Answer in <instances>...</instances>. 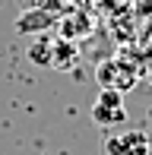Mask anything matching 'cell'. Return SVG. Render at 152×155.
<instances>
[{"instance_id":"cell-6","label":"cell","mask_w":152,"mask_h":155,"mask_svg":"<svg viewBox=\"0 0 152 155\" xmlns=\"http://www.w3.org/2000/svg\"><path fill=\"white\" fill-rule=\"evenodd\" d=\"M54 25V16L48 10H32V13H22L16 22V32H45Z\"/></svg>"},{"instance_id":"cell-7","label":"cell","mask_w":152,"mask_h":155,"mask_svg":"<svg viewBox=\"0 0 152 155\" xmlns=\"http://www.w3.org/2000/svg\"><path fill=\"white\" fill-rule=\"evenodd\" d=\"M29 57L35 60L38 67H51V45H48V41H38V45L29 51Z\"/></svg>"},{"instance_id":"cell-3","label":"cell","mask_w":152,"mask_h":155,"mask_svg":"<svg viewBox=\"0 0 152 155\" xmlns=\"http://www.w3.org/2000/svg\"><path fill=\"white\" fill-rule=\"evenodd\" d=\"M92 120L105 130H117L121 124H127V104H124L121 92H111V89H101L98 98L92 104Z\"/></svg>"},{"instance_id":"cell-5","label":"cell","mask_w":152,"mask_h":155,"mask_svg":"<svg viewBox=\"0 0 152 155\" xmlns=\"http://www.w3.org/2000/svg\"><path fill=\"white\" fill-rule=\"evenodd\" d=\"M92 19L86 16V13H76V16H67L64 22H57V35L67 41H76V38H86L89 32H92Z\"/></svg>"},{"instance_id":"cell-2","label":"cell","mask_w":152,"mask_h":155,"mask_svg":"<svg viewBox=\"0 0 152 155\" xmlns=\"http://www.w3.org/2000/svg\"><path fill=\"white\" fill-rule=\"evenodd\" d=\"M101 155H152V136L140 127L108 133L101 139Z\"/></svg>"},{"instance_id":"cell-4","label":"cell","mask_w":152,"mask_h":155,"mask_svg":"<svg viewBox=\"0 0 152 155\" xmlns=\"http://www.w3.org/2000/svg\"><path fill=\"white\" fill-rule=\"evenodd\" d=\"M76 60H79V48H76V41L57 38V41L51 45V67H57V70H73Z\"/></svg>"},{"instance_id":"cell-1","label":"cell","mask_w":152,"mask_h":155,"mask_svg":"<svg viewBox=\"0 0 152 155\" xmlns=\"http://www.w3.org/2000/svg\"><path fill=\"white\" fill-rule=\"evenodd\" d=\"M95 79H98L101 89H111V92H130V89L140 82V70L133 67L127 57H111V60H101L95 67Z\"/></svg>"}]
</instances>
